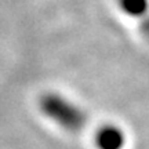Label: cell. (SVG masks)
Returning a JSON list of instances; mask_svg holds the SVG:
<instances>
[{"instance_id":"obj_1","label":"cell","mask_w":149,"mask_h":149,"mask_svg":"<svg viewBox=\"0 0 149 149\" xmlns=\"http://www.w3.org/2000/svg\"><path fill=\"white\" fill-rule=\"evenodd\" d=\"M40 111L48 120L66 131H79L87 123V115L81 108L58 93H46L39 100Z\"/></svg>"},{"instance_id":"obj_2","label":"cell","mask_w":149,"mask_h":149,"mask_svg":"<svg viewBox=\"0 0 149 149\" xmlns=\"http://www.w3.org/2000/svg\"><path fill=\"white\" fill-rule=\"evenodd\" d=\"M97 149H123L126 146V134L117 124H104L97 130L94 137Z\"/></svg>"},{"instance_id":"obj_3","label":"cell","mask_w":149,"mask_h":149,"mask_svg":"<svg viewBox=\"0 0 149 149\" xmlns=\"http://www.w3.org/2000/svg\"><path fill=\"white\" fill-rule=\"evenodd\" d=\"M120 10L133 18H145L149 14V0H117Z\"/></svg>"},{"instance_id":"obj_4","label":"cell","mask_w":149,"mask_h":149,"mask_svg":"<svg viewBox=\"0 0 149 149\" xmlns=\"http://www.w3.org/2000/svg\"><path fill=\"white\" fill-rule=\"evenodd\" d=\"M141 31L145 36L149 39V14L145 18H142V22H141Z\"/></svg>"}]
</instances>
